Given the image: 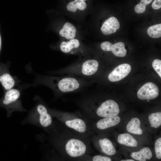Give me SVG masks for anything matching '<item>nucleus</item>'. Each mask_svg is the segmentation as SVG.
<instances>
[{
    "label": "nucleus",
    "instance_id": "obj_1",
    "mask_svg": "<svg viewBox=\"0 0 161 161\" xmlns=\"http://www.w3.org/2000/svg\"><path fill=\"white\" fill-rule=\"evenodd\" d=\"M45 76L42 83L60 94L75 92L88 86L89 80L71 75Z\"/></svg>",
    "mask_w": 161,
    "mask_h": 161
},
{
    "label": "nucleus",
    "instance_id": "obj_2",
    "mask_svg": "<svg viewBox=\"0 0 161 161\" xmlns=\"http://www.w3.org/2000/svg\"><path fill=\"white\" fill-rule=\"evenodd\" d=\"M99 67L98 61L87 59L72 63L66 67L54 71L53 73L61 75H71L89 80L97 72Z\"/></svg>",
    "mask_w": 161,
    "mask_h": 161
},
{
    "label": "nucleus",
    "instance_id": "obj_3",
    "mask_svg": "<svg viewBox=\"0 0 161 161\" xmlns=\"http://www.w3.org/2000/svg\"><path fill=\"white\" fill-rule=\"evenodd\" d=\"M65 154L68 157L76 158L83 156L87 152L88 147L80 138L72 137L65 141L63 146Z\"/></svg>",
    "mask_w": 161,
    "mask_h": 161
},
{
    "label": "nucleus",
    "instance_id": "obj_4",
    "mask_svg": "<svg viewBox=\"0 0 161 161\" xmlns=\"http://www.w3.org/2000/svg\"><path fill=\"white\" fill-rule=\"evenodd\" d=\"M61 114L59 119L67 127L78 134H85L87 132L88 126L83 119L69 113L62 112Z\"/></svg>",
    "mask_w": 161,
    "mask_h": 161
},
{
    "label": "nucleus",
    "instance_id": "obj_5",
    "mask_svg": "<svg viewBox=\"0 0 161 161\" xmlns=\"http://www.w3.org/2000/svg\"><path fill=\"white\" fill-rule=\"evenodd\" d=\"M96 114L99 117H106L117 116L120 109L118 104L114 100H108L103 102L97 108Z\"/></svg>",
    "mask_w": 161,
    "mask_h": 161
},
{
    "label": "nucleus",
    "instance_id": "obj_6",
    "mask_svg": "<svg viewBox=\"0 0 161 161\" xmlns=\"http://www.w3.org/2000/svg\"><path fill=\"white\" fill-rule=\"evenodd\" d=\"M159 89L157 86L152 82H148L143 85L138 90V98L142 100H152L157 97Z\"/></svg>",
    "mask_w": 161,
    "mask_h": 161
},
{
    "label": "nucleus",
    "instance_id": "obj_7",
    "mask_svg": "<svg viewBox=\"0 0 161 161\" xmlns=\"http://www.w3.org/2000/svg\"><path fill=\"white\" fill-rule=\"evenodd\" d=\"M131 70V66L127 64H123L115 67L108 76L109 80L111 82L120 80L127 76Z\"/></svg>",
    "mask_w": 161,
    "mask_h": 161
},
{
    "label": "nucleus",
    "instance_id": "obj_8",
    "mask_svg": "<svg viewBox=\"0 0 161 161\" xmlns=\"http://www.w3.org/2000/svg\"><path fill=\"white\" fill-rule=\"evenodd\" d=\"M123 43L119 42L112 44L108 41L102 42L100 44L102 50L105 51H111L115 56L123 57L126 54V50Z\"/></svg>",
    "mask_w": 161,
    "mask_h": 161
},
{
    "label": "nucleus",
    "instance_id": "obj_9",
    "mask_svg": "<svg viewBox=\"0 0 161 161\" xmlns=\"http://www.w3.org/2000/svg\"><path fill=\"white\" fill-rule=\"evenodd\" d=\"M0 83L7 91L13 88L16 83L14 78L3 64H0Z\"/></svg>",
    "mask_w": 161,
    "mask_h": 161
},
{
    "label": "nucleus",
    "instance_id": "obj_10",
    "mask_svg": "<svg viewBox=\"0 0 161 161\" xmlns=\"http://www.w3.org/2000/svg\"><path fill=\"white\" fill-rule=\"evenodd\" d=\"M120 27V24L117 19L114 17H111L103 23L101 30L104 35H108L116 32Z\"/></svg>",
    "mask_w": 161,
    "mask_h": 161
},
{
    "label": "nucleus",
    "instance_id": "obj_11",
    "mask_svg": "<svg viewBox=\"0 0 161 161\" xmlns=\"http://www.w3.org/2000/svg\"><path fill=\"white\" fill-rule=\"evenodd\" d=\"M36 110L41 125L44 127L49 126L52 123V120L46 107L42 104H39L37 107Z\"/></svg>",
    "mask_w": 161,
    "mask_h": 161
},
{
    "label": "nucleus",
    "instance_id": "obj_12",
    "mask_svg": "<svg viewBox=\"0 0 161 161\" xmlns=\"http://www.w3.org/2000/svg\"><path fill=\"white\" fill-rule=\"evenodd\" d=\"M120 121V117L117 116L104 117L96 123L97 127L100 130H104L118 124Z\"/></svg>",
    "mask_w": 161,
    "mask_h": 161
},
{
    "label": "nucleus",
    "instance_id": "obj_13",
    "mask_svg": "<svg viewBox=\"0 0 161 161\" xmlns=\"http://www.w3.org/2000/svg\"><path fill=\"white\" fill-rule=\"evenodd\" d=\"M20 96V92L18 89L12 88L5 93L3 103L6 106L13 105L18 101Z\"/></svg>",
    "mask_w": 161,
    "mask_h": 161
},
{
    "label": "nucleus",
    "instance_id": "obj_14",
    "mask_svg": "<svg viewBox=\"0 0 161 161\" xmlns=\"http://www.w3.org/2000/svg\"><path fill=\"white\" fill-rule=\"evenodd\" d=\"M76 32V29L72 24L69 22H66L60 31L59 34L61 36L67 39L70 40L74 39Z\"/></svg>",
    "mask_w": 161,
    "mask_h": 161
},
{
    "label": "nucleus",
    "instance_id": "obj_15",
    "mask_svg": "<svg viewBox=\"0 0 161 161\" xmlns=\"http://www.w3.org/2000/svg\"><path fill=\"white\" fill-rule=\"evenodd\" d=\"M80 46V43L79 40L74 39L66 42L62 41L60 45V49L64 53H69L71 52L74 49H78Z\"/></svg>",
    "mask_w": 161,
    "mask_h": 161
},
{
    "label": "nucleus",
    "instance_id": "obj_16",
    "mask_svg": "<svg viewBox=\"0 0 161 161\" xmlns=\"http://www.w3.org/2000/svg\"><path fill=\"white\" fill-rule=\"evenodd\" d=\"M152 153L150 149L145 147L139 151L132 152L131 157L135 160L140 161H145L146 159L149 160L152 157Z\"/></svg>",
    "mask_w": 161,
    "mask_h": 161
},
{
    "label": "nucleus",
    "instance_id": "obj_17",
    "mask_svg": "<svg viewBox=\"0 0 161 161\" xmlns=\"http://www.w3.org/2000/svg\"><path fill=\"white\" fill-rule=\"evenodd\" d=\"M99 144L102 152L109 155L114 154L116 151L112 143L108 139L104 138L99 141Z\"/></svg>",
    "mask_w": 161,
    "mask_h": 161
},
{
    "label": "nucleus",
    "instance_id": "obj_18",
    "mask_svg": "<svg viewBox=\"0 0 161 161\" xmlns=\"http://www.w3.org/2000/svg\"><path fill=\"white\" fill-rule=\"evenodd\" d=\"M140 122L137 118H133L127 124L126 129L129 132L134 134L141 135L143 133L140 127Z\"/></svg>",
    "mask_w": 161,
    "mask_h": 161
},
{
    "label": "nucleus",
    "instance_id": "obj_19",
    "mask_svg": "<svg viewBox=\"0 0 161 161\" xmlns=\"http://www.w3.org/2000/svg\"><path fill=\"white\" fill-rule=\"evenodd\" d=\"M117 141L119 143L129 146L136 147L137 145L135 139L128 133L120 134L118 137Z\"/></svg>",
    "mask_w": 161,
    "mask_h": 161
},
{
    "label": "nucleus",
    "instance_id": "obj_20",
    "mask_svg": "<svg viewBox=\"0 0 161 161\" xmlns=\"http://www.w3.org/2000/svg\"><path fill=\"white\" fill-rule=\"evenodd\" d=\"M148 120L151 126L157 128L161 125V113L157 112L152 113L148 117Z\"/></svg>",
    "mask_w": 161,
    "mask_h": 161
},
{
    "label": "nucleus",
    "instance_id": "obj_21",
    "mask_svg": "<svg viewBox=\"0 0 161 161\" xmlns=\"http://www.w3.org/2000/svg\"><path fill=\"white\" fill-rule=\"evenodd\" d=\"M148 35L151 38H158L161 36V24L150 27L147 29Z\"/></svg>",
    "mask_w": 161,
    "mask_h": 161
},
{
    "label": "nucleus",
    "instance_id": "obj_22",
    "mask_svg": "<svg viewBox=\"0 0 161 161\" xmlns=\"http://www.w3.org/2000/svg\"><path fill=\"white\" fill-rule=\"evenodd\" d=\"M153 0H141L140 2L135 7L134 11L137 13H142L146 10V6L152 1Z\"/></svg>",
    "mask_w": 161,
    "mask_h": 161
},
{
    "label": "nucleus",
    "instance_id": "obj_23",
    "mask_svg": "<svg viewBox=\"0 0 161 161\" xmlns=\"http://www.w3.org/2000/svg\"><path fill=\"white\" fill-rule=\"evenodd\" d=\"M155 151L156 157L158 159L161 158V138H158L154 144Z\"/></svg>",
    "mask_w": 161,
    "mask_h": 161
},
{
    "label": "nucleus",
    "instance_id": "obj_24",
    "mask_svg": "<svg viewBox=\"0 0 161 161\" xmlns=\"http://www.w3.org/2000/svg\"><path fill=\"white\" fill-rule=\"evenodd\" d=\"M152 67L161 78V61L159 59H155L152 64Z\"/></svg>",
    "mask_w": 161,
    "mask_h": 161
},
{
    "label": "nucleus",
    "instance_id": "obj_25",
    "mask_svg": "<svg viewBox=\"0 0 161 161\" xmlns=\"http://www.w3.org/2000/svg\"><path fill=\"white\" fill-rule=\"evenodd\" d=\"M93 161H111V159L109 157L103 156L100 155H96L93 157Z\"/></svg>",
    "mask_w": 161,
    "mask_h": 161
},
{
    "label": "nucleus",
    "instance_id": "obj_26",
    "mask_svg": "<svg viewBox=\"0 0 161 161\" xmlns=\"http://www.w3.org/2000/svg\"><path fill=\"white\" fill-rule=\"evenodd\" d=\"M67 10L69 11L75 12L77 10L76 3L74 1L69 2L66 6Z\"/></svg>",
    "mask_w": 161,
    "mask_h": 161
},
{
    "label": "nucleus",
    "instance_id": "obj_27",
    "mask_svg": "<svg viewBox=\"0 0 161 161\" xmlns=\"http://www.w3.org/2000/svg\"><path fill=\"white\" fill-rule=\"evenodd\" d=\"M77 9L83 10H84L87 7V4L85 1H77L74 0Z\"/></svg>",
    "mask_w": 161,
    "mask_h": 161
},
{
    "label": "nucleus",
    "instance_id": "obj_28",
    "mask_svg": "<svg viewBox=\"0 0 161 161\" xmlns=\"http://www.w3.org/2000/svg\"><path fill=\"white\" fill-rule=\"evenodd\" d=\"M152 7L154 10H158L161 7V0H154L152 4Z\"/></svg>",
    "mask_w": 161,
    "mask_h": 161
},
{
    "label": "nucleus",
    "instance_id": "obj_29",
    "mask_svg": "<svg viewBox=\"0 0 161 161\" xmlns=\"http://www.w3.org/2000/svg\"><path fill=\"white\" fill-rule=\"evenodd\" d=\"M121 161H134V160L132 159H127L126 160H121Z\"/></svg>",
    "mask_w": 161,
    "mask_h": 161
},
{
    "label": "nucleus",
    "instance_id": "obj_30",
    "mask_svg": "<svg viewBox=\"0 0 161 161\" xmlns=\"http://www.w3.org/2000/svg\"><path fill=\"white\" fill-rule=\"evenodd\" d=\"M1 40L0 34V51L1 49Z\"/></svg>",
    "mask_w": 161,
    "mask_h": 161
},
{
    "label": "nucleus",
    "instance_id": "obj_31",
    "mask_svg": "<svg viewBox=\"0 0 161 161\" xmlns=\"http://www.w3.org/2000/svg\"><path fill=\"white\" fill-rule=\"evenodd\" d=\"M76 1H86V0H75Z\"/></svg>",
    "mask_w": 161,
    "mask_h": 161
},
{
    "label": "nucleus",
    "instance_id": "obj_32",
    "mask_svg": "<svg viewBox=\"0 0 161 161\" xmlns=\"http://www.w3.org/2000/svg\"><path fill=\"white\" fill-rule=\"evenodd\" d=\"M150 100H149V99H147V101L148 102H149Z\"/></svg>",
    "mask_w": 161,
    "mask_h": 161
}]
</instances>
